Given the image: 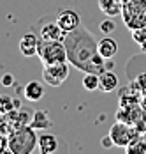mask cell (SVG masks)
I'll use <instances>...</instances> for the list:
<instances>
[{"mask_svg": "<svg viewBox=\"0 0 146 154\" xmlns=\"http://www.w3.org/2000/svg\"><path fill=\"white\" fill-rule=\"evenodd\" d=\"M63 45L67 50V59L71 66L83 73L101 75L111 66L106 64V59L99 53V41L83 25H79L72 32H67Z\"/></svg>", "mask_w": 146, "mask_h": 154, "instance_id": "obj_1", "label": "cell"}, {"mask_svg": "<svg viewBox=\"0 0 146 154\" xmlns=\"http://www.w3.org/2000/svg\"><path fill=\"white\" fill-rule=\"evenodd\" d=\"M7 137H9L11 154H32L39 145L37 129H34L32 126H23V128L13 129Z\"/></svg>", "mask_w": 146, "mask_h": 154, "instance_id": "obj_2", "label": "cell"}, {"mask_svg": "<svg viewBox=\"0 0 146 154\" xmlns=\"http://www.w3.org/2000/svg\"><path fill=\"white\" fill-rule=\"evenodd\" d=\"M120 16L129 30L146 27V0H121Z\"/></svg>", "mask_w": 146, "mask_h": 154, "instance_id": "obj_3", "label": "cell"}, {"mask_svg": "<svg viewBox=\"0 0 146 154\" xmlns=\"http://www.w3.org/2000/svg\"><path fill=\"white\" fill-rule=\"evenodd\" d=\"M32 30L39 35L41 41H63L67 34L62 30L57 18H51V16H42L41 20H37L32 25Z\"/></svg>", "mask_w": 146, "mask_h": 154, "instance_id": "obj_4", "label": "cell"}, {"mask_svg": "<svg viewBox=\"0 0 146 154\" xmlns=\"http://www.w3.org/2000/svg\"><path fill=\"white\" fill-rule=\"evenodd\" d=\"M41 62L44 64H58V62H69L67 50L63 41H41L39 55Z\"/></svg>", "mask_w": 146, "mask_h": 154, "instance_id": "obj_5", "label": "cell"}, {"mask_svg": "<svg viewBox=\"0 0 146 154\" xmlns=\"http://www.w3.org/2000/svg\"><path fill=\"white\" fill-rule=\"evenodd\" d=\"M143 133H139V129L136 128V126H132V124H125V122H116L111 126V129H109V137L113 140V143H115V147H120V149H123L125 151V147L134 142V140L137 138V137H141Z\"/></svg>", "mask_w": 146, "mask_h": 154, "instance_id": "obj_6", "label": "cell"}, {"mask_svg": "<svg viewBox=\"0 0 146 154\" xmlns=\"http://www.w3.org/2000/svg\"><path fill=\"white\" fill-rule=\"evenodd\" d=\"M71 75V62H58V64H44L42 80L51 87H60Z\"/></svg>", "mask_w": 146, "mask_h": 154, "instance_id": "obj_7", "label": "cell"}, {"mask_svg": "<svg viewBox=\"0 0 146 154\" xmlns=\"http://www.w3.org/2000/svg\"><path fill=\"white\" fill-rule=\"evenodd\" d=\"M57 21L62 27L63 32H72L81 25V16L76 9H69V7H62L57 11Z\"/></svg>", "mask_w": 146, "mask_h": 154, "instance_id": "obj_8", "label": "cell"}, {"mask_svg": "<svg viewBox=\"0 0 146 154\" xmlns=\"http://www.w3.org/2000/svg\"><path fill=\"white\" fill-rule=\"evenodd\" d=\"M32 115H34V110L25 108V106L14 108V110H11L9 113H5L7 122L11 126V131H13V129H18V128H23V126H30Z\"/></svg>", "mask_w": 146, "mask_h": 154, "instance_id": "obj_9", "label": "cell"}, {"mask_svg": "<svg viewBox=\"0 0 146 154\" xmlns=\"http://www.w3.org/2000/svg\"><path fill=\"white\" fill-rule=\"evenodd\" d=\"M39 46H41V39H39V35L34 30L23 34L19 43H18V48H19L23 57H35V55H39Z\"/></svg>", "mask_w": 146, "mask_h": 154, "instance_id": "obj_10", "label": "cell"}, {"mask_svg": "<svg viewBox=\"0 0 146 154\" xmlns=\"http://www.w3.org/2000/svg\"><path fill=\"white\" fill-rule=\"evenodd\" d=\"M141 94L143 91H139L132 82H129L125 87L120 89L118 92V106H127V105H139L141 101Z\"/></svg>", "mask_w": 146, "mask_h": 154, "instance_id": "obj_11", "label": "cell"}, {"mask_svg": "<svg viewBox=\"0 0 146 154\" xmlns=\"http://www.w3.org/2000/svg\"><path fill=\"white\" fill-rule=\"evenodd\" d=\"M143 113V108L141 105H127V106H118L116 110V121L125 124H134L137 122L139 115Z\"/></svg>", "mask_w": 146, "mask_h": 154, "instance_id": "obj_12", "label": "cell"}, {"mask_svg": "<svg viewBox=\"0 0 146 154\" xmlns=\"http://www.w3.org/2000/svg\"><path fill=\"white\" fill-rule=\"evenodd\" d=\"M60 143L62 138H58L53 133H42L39 135V145L37 149L41 151V154H55L60 151Z\"/></svg>", "mask_w": 146, "mask_h": 154, "instance_id": "obj_13", "label": "cell"}, {"mask_svg": "<svg viewBox=\"0 0 146 154\" xmlns=\"http://www.w3.org/2000/svg\"><path fill=\"white\" fill-rule=\"evenodd\" d=\"M118 87H120V80H118L116 73L106 69L104 73L99 75V91H102V92H113V91H116Z\"/></svg>", "mask_w": 146, "mask_h": 154, "instance_id": "obj_14", "label": "cell"}, {"mask_svg": "<svg viewBox=\"0 0 146 154\" xmlns=\"http://www.w3.org/2000/svg\"><path fill=\"white\" fill-rule=\"evenodd\" d=\"M23 94H25V97H27L28 101H41L44 97V94H46V87H44L42 82L32 80V82H28V83L25 85Z\"/></svg>", "mask_w": 146, "mask_h": 154, "instance_id": "obj_15", "label": "cell"}, {"mask_svg": "<svg viewBox=\"0 0 146 154\" xmlns=\"http://www.w3.org/2000/svg\"><path fill=\"white\" fill-rule=\"evenodd\" d=\"M99 53L102 55L106 60L115 59V55L118 53V43L111 37V35H104L99 41Z\"/></svg>", "mask_w": 146, "mask_h": 154, "instance_id": "obj_16", "label": "cell"}, {"mask_svg": "<svg viewBox=\"0 0 146 154\" xmlns=\"http://www.w3.org/2000/svg\"><path fill=\"white\" fill-rule=\"evenodd\" d=\"M30 126L34 128V129H49L51 126H53V121L49 119V115H48V112L46 110H34V115H32V122Z\"/></svg>", "mask_w": 146, "mask_h": 154, "instance_id": "obj_17", "label": "cell"}, {"mask_svg": "<svg viewBox=\"0 0 146 154\" xmlns=\"http://www.w3.org/2000/svg\"><path fill=\"white\" fill-rule=\"evenodd\" d=\"M99 9L107 18L121 14V0H99Z\"/></svg>", "mask_w": 146, "mask_h": 154, "instance_id": "obj_18", "label": "cell"}, {"mask_svg": "<svg viewBox=\"0 0 146 154\" xmlns=\"http://www.w3.org/2000/svg\"><path fill=\"white\" fill-rule=\"evenodd\" d=\"M19 106H21V101H19V99H16L13 96H7V94L0 96V113H2V115H5V113H9L11 110L19 108Z\"/></svg>", "mask_w": 146, "mask_h": 154, "instance_id": "obj_19", "label": "cell"}, {"mask_svg": "<svg viewBox=\"0 0 146 154\" xmlns=\"http://www.w3.org/2000/svg\"><path fill=\"white\" fill-rule=\"evenodd\" d=\"M125 152H127V154H146L145 135H141V137H137L134 142H130V143L125 147Z\"/></svg>", "mask_w": 146, "mask_h": 154, "instance_id": "obj_20", "label": "cell"}, {"mask_svg": "<svg viewBox=\"0 0 146 154\" xmlns=\"http://www.w3.org/2000/svg\"><path fill=\"white\" fill-rule=\"evenodd\" d=\"M130 32H132L134 43L141 48L143 51H146V27H139V29H134Z\"/></svg>", "mask_w": 146, "mask_h": 154, "instance_id": "obj_21", "label": "cell"}, {"mask_svg": "<svg viewBox=\"0 0 146 154\" xmlns=\"http://www.w3.org/2000/svg\"><path fill=\"white\" fill-rule=\"evenodd\" d=\"M129 82H132L139 91H146V71H139V73H129Z\"/></svg>", "mask_w": 146, "mask_h": 154, "instance_id": "obj_22", "label": "cell"}, {"mask_svg": "<svg viewBox=\"0 0 146 154\" xmlns=\"http://www.w3.org/2000/svg\"><path fill=\"white\" fill-rule=\"evenodd\" d=\"M83 87L86 91H99V75H95V73H85Z\"/></svg>", "mask_w": 146, "mask_h": 154, "instance_id": "obj_23", "label": "cell"}, {"mask_svg": "<svg viewBox=\"0 0 146 154\" xmlns=\"http://www.w3.org/2000/svg\"><path fill=\"white\" fill-rule=\"evenodd\" d=\"M99 29H101V32L102 34H106V35H109L111 32H115L116 30V25L107 18V20H104V21H101V25H99Z\"/></svg>", "mask_w": 146, "mask_h": 154, "instance_id": "obj_24", "label": "cell"}, {"mask_svg": "<svg viewBox=\"0 0 146 154\" xmlns=\"http://www.w3.org/2000/svg\"><path fill=\"white\" fill-rule=\"evenodd\" d=\"M137 129H139V133H143L146 135V110H143V113L139 115V119H137V122L134 124Z\"/></svg>", "mask_w": 146, "mask_h": 154, "instance_id": "obj_25", "label": "cell"}, {"mask_svg": "<svg viewBox=\"0 0 146 154\" xmlns=\"http://www.w3.org/2000/svg\"><path fill=\"white\" fill-rule=\"evenodd\" d=\"M11 133V126L7 122V117L0 113V135H9Z\"/></svg>", "mask_w": 146, "mask_h": 154, "instance_id": "obj_26", "label": "cell"}, {"mask_svg": "<svg viewBox=\"0 0 146 154\" xmlns=\"http://www.w3.org/2000/svg\"><path fill=\"white\" fill-rule=\"evenodd\" d=\"M0 82H2V85H5V87H11V85L14 83V78H13V75H4Z\"/></svg>", "mask_w": 146, "mask_h": 154, "instance_id": "obj_27", "label": "cell"}, {"mask_svg": "<svg viewBox=\"0 0 146 154\" xmlns=\"http://www.w3.org/2000/svg\"><path fill=\"white\" fill-rule=\"evenodd\" d=\"M101 143H102V145L106 147V149H109V147H113V145H115V143H113V140H111V137H109V135H107V137H104V138L101 140Z\"/></svg>", "mask_w": 146, "mask_h": 154, "instance_id": "obj_28", "label": "cell"}, {"mask_svg": "<svg viewBox=\"0 0 146 154\" xmlns=\"http://www.w3.org/2000/svg\"><path fill=\"white\" fill-rule=\"evenodd\" d=\"M139 105H141V108H143V110H146V91L141 94V101H139Z\"/></svg>", "mask_w": 146, "mask_h": 154, "instance_id": "obj_29", "label": "cell"}]
</instances>
